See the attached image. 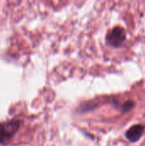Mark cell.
Listing matches in <instances>:
<instances>
[{
  "label": "cell",
  "mask_w": 145,
  "mask_h": 146,
  "mask_svg": "<svg viewBox=\"0 0 145 146\" xmlns=\"http://www.w3.org/2000/svg\"><path fill=\"white\" fill-rule=\"evenodd\" d=\"M20 127L18 120H11L0 123V144L8 145Z\"/></svg>",
  "instance_id": "1"
},
{
  "label": "cell",
  "mask_w": 145,
  "mask_h": 146,
  "mask_svg": "<svg viewBox=\"0 0 145 146\" xmlns=\"http://www.w3.org/2000/svg\"><path fill=\"white\" fill-rule=\"evenodd\" d=\"M105 39L109 45L114 48L121 47L126 39V32L120 26L115 27L107 33Z\"/></svg>",
  "instance_id": "2"
},
{
  "label": "cell",
  "mask_w": 145,
  "mask_h": 146,
  "mask_svg": "<svg viewBox=\"0 0 145 146\" xmlns=\"http://www.w3.org/2000/svg\"><path fill=\"white\" fill-rule=\"evenodd\" d=\"M145 131V126L143 124H136L131 127L126 132V139L132 142L135 143L138 142L142 136L144 135Z\"/></svg>",
  "instance_id": "3"
},
{
  "label": "cell",
  "mask_w": 145,
  "mask_h": 146,
  "mask_svg": "<svg viewBox=\"0 0 145 146\" xmlns=\"http://www.w3.org/2000/svg\"><path fill=\"white\" fill-rule=\"evenodd\" d=\"M114 104H115V106L116 108H118L123 113H126V112L131 111L134 108V106H135V103L133 101H131V100H127V101L124 102L121 104H119L118 103L114 102Z\"/></svg>",
  "instance_id": "4"
}]
</instances>
